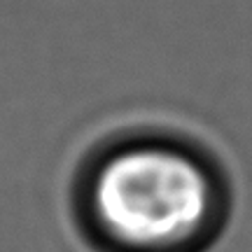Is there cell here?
<instances>
[{"instance_id": "6da1fadb", "label": "cell", "mask_w": 252, "mask_h": 252, "mask_svg": "<svg viewBox=\"0 0 252 252\" xmlns=\"http://www.w3.org/2000/svg\"><path fill=\"white\" fill-rule=\"evenodd\" d=\"M210 182L189 157L163 147L115 154L94 182L103 226L131 248H168L194 236L210 210Z\"/></svg>"}]
</instances>
